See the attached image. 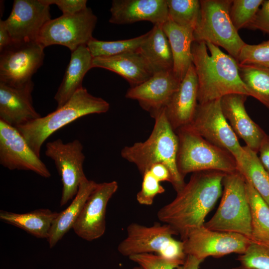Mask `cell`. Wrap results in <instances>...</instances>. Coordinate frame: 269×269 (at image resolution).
<instances>
[{
	"mask_svg": "<svg viewBox=\"0 0 269 269\" xmlns=\"http://www.w3.org/2000/svg\"><path fill=\"white\" fill-rule=\"evenodd\" d=\"M225 173L216 170L194 172L175 198L157 212L160 221L169 225L182 241L201 227L222 193Z\"/></svg>",
	"mask_w": 269,
	"mask_h": 269,
	"instance_id": "cell-1",
	"label": "cell"
},
{
	"mask_svg": "<svg viewBox=\"0 0 269 269\" xmlns=\"http://www.w3.org/2000/svg\"><path fill=\"white\" fill-rule=\"evenodd\" d=\"M191 51L197 77L198 104L221 99L232 94L250 96L235 58L208 42L194 41Z\"/></svg>",
	"mask_w": 269,
	"mask_h": 269,
	"instance_id": "cell-2",
	"label": "cell"
},
{
	"mask_svg": "<svg viewBox=\"0 0 269 269\" xmlns=\"http://www.w3.org/2000/svg\"><path fill=\"white\" fill-rule=\"evenodd\" d=\"M153 119L154 125L148 138L144 141L125 146L121 155L124 159L135 164L142 175L155 164L165 165L171 174V184L177 193L186 184L177 166L178 137L167 119L165 109Z\"/></svg>",
	"mask_w": 269,
	"mask_h": 269,
	"instance_id": "cell-3",
	"label": "cell"
},
{
	"mask_svg": "<svg viewBox=\"0 0 269 269\" xmlns=\"http://www.w3.org/2000/svg\"><path fill=\"white\" fill-rule=\"evenodd\" d=\"M109 109L110 104L106 101L93 96L82 87L62 107L16 128L40 157L43 143L56 131L82 117L105 113Z\"/></svg>",
	"mask_w": 269,
	"mask_h": 269,
	"instance_id": "cell-4",
	"label": "cell"
},
{
	"mask_svg": "<svg viewBox=\"0 0 269 269\" xmlns=\"http://www.w3.org/2000/svg\"><path fill=\"white\" fill-rule=\"evenodd\" d=\"M222 186L220 205L204 226L213 231L240 234L252 240L251 214L244 177L239 171L226 173Z\"/></svg>",
	"mask_w": 269,
	"mask_h": 269,
	"instance_id": "cell-5",
	"label": "cell"
},
{
	"mask_svg": "<svg viewBox=\"0 0 269 269\" xmlns=\"http://www.w3.org/2000/svg\"><path fill=\"white\" fill-rule=\"evenodd\" d=\"M175 132L179 141L177 166L183 177L202 171L216 170L225 173L238 171L237 161L229 151L184 128Z\"/></svg>",
	"mask_w": 269,
	"mask_h": 269,
	"instance_id": "cell-6",
	"label": "cell"
},
{
	"mask_svg": "<svg viewBox=\"0 0 269 269\" xmlns=\"http://www.w3.org/2000/svg\"><path fill=\"white\" fill-rule=\"evenodd\" d=\"M232 0H201L200 12L193 31L194 41L210 42L225 49L236 60L246 43L230 16Z\"/></svg>",
	"mask_w": 269,
	"mask_h": 269,
	"instance_id": "cell-7",
	"label": "cell"
},
{
	"mask_svg": "<svg viewBox=\"0 0 269 269\" xmlns=\"http://www.w3.org/2000/svg\"><path fill=\"white\" fill-rule=\"evenodd\" d=\"M220 101L218 99L198 104L192 121L182 128L190 131L229 151L238 165L243 158V147L223 114Z\"/></svg>",
	"mask_w": 269,
	"mask_h": 269,
	"instance_id": "cell-8",
	"label": "cell"
},
{
	"mask_svg": "<svg viewBox=\"0 0 269 269\" xmlns=\"http://www.w3.org/2000/svg\"><path fill=\"white\" fill-rule=\"evenodd\" d=\"M97 21V16L89 7L74 14H62L45 23L37 41L44 48L58 44L72 52L81 45H87L93 38Z\"/></svg>",
	"mask_w": 269,
	"mask_h": 269,
	"instance_id": "cell-9",
	"label": "cell"
},
{
	"mask_svg": "<svg viewBox=\"0 0 269 269\" xmlns=\"http://www.w3.org/2000/svg\"><path fill=\"white\" fill-rule=\"evenodd\" d=\"M44 47L37 41L11 42L0 52V82L20 87L42 65Z\"/></svg>",
	"mask_w": 269,
	"mask_h": 269,
	"instance_id": "cell-10",
	"label": "cell"
},
{
	"mask_svg": "<svg viewBox=\"0 0 269 269\" xmlns=\"http://www.w3.org/2000/svg\"><path fill=\"white\" fill-rule=\"evenodd\" d=\"M78 139L64 143L57 139L47 142L45 154L53 160L62 184L60 206L67 204L77 194L81 183L87 178L83 170L85 156Z\"/></svg>",
	"mask_w": 269,
	"mask_h": 269,
	"instance_id": "cell-11",
	"label": "cell"
},
{
	"mask_svg": "<svg viewBox=\"0 0 269 269\" xmlns=\"http://www.w3.org/2000/svg\"><path fill=\"white\" fill-rule=\"evenodd\" d=\"M186 256L204 261L232 253L244 254L253 241L240 234L209 230L204 225L194 229L182 241Z\"/></svg>",
	"mask_w": 269,
	"mask_h": 269,
	"instance_id": "cell-12",
	"label": "cell"
},
{
	"mask_svg": "<svg viewBox=\"0 0 269 269\" xmlns=\"http://www.w3.org/2000/svg\"><path fill=\"white\" fill-rule=\"evenodd\" d=\"M0 164L10 170L31 171L44 177L51 173L17 129L0 120Z\"/></svg>",
	"mask_w": 269,
	"mask_h": 269,
	"instance_id": "cell-13",
	"label": "cell"
},
{
	"mask_svg": "<svg viewBox=\"0 0 269 269\" xmlns=\"http://www.w3.org/2000/svg\"><path fill=\"white\" fill-rule=\"evenodd\" d=\"M118 189V183L116 181L97 183L73 226L78 236L86 241H92L104 234L107 205Z\"/></svg>",
	"mask_w": 269,
	"mask_h": 269,
	"instance_id": "cell-14",
	"label": "cell"
},
{
	"mask_svg": "<svg viewBox=\"0 0 269 269\" xmlns=\"http://www.w3.org/2000/svg\"><path fill=\"white\" fill-rule=\"evenodd\" d=\"M50 5L43 0H14L4 20L11 42L37 41L40 32L50 20Z\"/></svg>",
	"mask_w": 269,
	"mask_h": 269,
	"instance_id": "cell-15",
	"label": "cell"
},
{
	"mask_svg": "<svg viewBox=\"0 0 269 269\" xmlns=\"http://www.w3.org/2000/svg\"><path fill=\"white\" fill-rule=\"evenodd\" d=\"M127 233L118 251L128 257L146 253L161 255L174 239L173 236L177 235L169 225L157 223L151 226L132 223L127 227Z\"/></svg>",
	"mask_w": 269,
	"mask_h": 269,
	"instance_id": "cell-16",
	"label": "cell"
},
{
	"mask_svg": "<svg viewBox=\"0 0 269 269\" xmlns=\"http://www.w3.org/2000/svg\"><path fill=\"white\" fill-rule=\"evenodd\" d=\"M180 82L172 70L159 72L143 83L131 87L126 97L137 101L140 106L153 118L165 109Z\"/></svg>",
	"mask_w": 269,
	"mask_h": 269,
	"instance_id": "cell-17",
	"label": "cell"
},
{
	"mask_svg": "<svg viewBox=\"0 0 269 269\" xmlns=\"http://www.w3.org/2000/svg\"><path fill=\"white\" fill-rule=\"evenodd\" d=\"M33 88L32 81L20 87L0 82V120L17 128L41 117L33 106Z\"/></svg>",
	"mask_w": 269,
	"mask_h": 269,
	"instance_id": "cell-18",
	"label": "cell"
},
{
	"mask_svg": "<svg viewBox=\"0 0 269 269\" xmlns=\"http://www.w3.org/2000/svg\"><path fill=\"white\" fill-rule=\"evenodd\" d=\"M248 96L240 94L227 95L221 99L223 114L236 135L246 145L258 153L261 143L267 134L249 116L245 103Z\"/></svg>",
	"mask_w": 269,
	"mask_h": 269,
	"instance_id": "cell-19",
	"label": "cell"
},
{
	"mask_svg": "<svg viewBox=\"0 0 269 269\" xmlns=\"http://www.w3.org/2000/svg\"><path fill=\"white\" fill-rule=\"evenodd\" d=\"M109 22L117 24L148 21L162 25L168 19L166 0H114Z\"/></svg>",
	"mask_w": 269,
	"mask_h": 269,
	"instance_id": "cell-20",
	"label": "cell"
},
{
	"mask_svg": "<svg viewBox=\"0 0 269 269\" xmlns=\"http://www.w3.org/2000/svg\"><path fill=\"white\" fill-rule=\"evenodd\" d=\"M198 105L197 77L192 63L165 109L167 119L175 132L192 121Z\"/></svg>",
	"mask_w": 269,
	"mask_h": 269,
	"instance_id": "cell-21",
	"label": "cell"
},
{
	"mask_svg": "<svg viewBox=\"0 0 269 269\" xmlns=\"http://www.w3.org/2000/svg\"><path fill=\"white\" fill-rule=\"evenodd\" d=\"M92 66L104 68L120 75L128 82L131 87L143 83L153 75L138 49L111 57L94 58Z\"/></svg>",
	"mask_w": 269,
	"mask_h": 269,
	"instance_id": "cell-22",
	"label": "cell"
},
{
	"mask_svg": "<svg viewBox=\"0 0 269 269\" xmlns=\"http://www.w3.org/2000/svg\"><path fill=\"white\" fill-rule=\"evenodd\" d=\"M93 58L86 45H81L71 52L63 80L54 98L57 104V109L64 106L83 87L85 75L93 68Z\"/></svg>",
	"mask_w": 269,
	"mask_h": 269,
	"instance_id": "cell-23",
	"label": "cell"
},
{
	"mask_svg": "<svg viewBox=\"0 0 269 269\" xmlns=\"http://www.w3.org/2000/svg\"><path fill=\"white\" fill-rule=\"evenodd\" d=\"M167 36L173 57V69L181 81L192 64L191 47L194 30L182 27L169 19L161 25Z\"/></svg>",
	"mask_w": 269,
	"mask_h": 269,
	"instance_id": "cell-24",
	"label": "cell"
},
{
	"mask_svg": "<svg viewBox=\"0 0 269 269\" xmlns=\"http://www.w3.org/2000/svg\"><path fill=\"white\" fill-rule=\"evenodd\" d=\"M97 184L93 180L85 179L81 183L78 191L70 205L58 213L53 222L47 239L50 248L54 247L73 228L86 201Z\"/></svg>",
	"mask_w": 269,
	"mask_h": 269,
	"instance_id": "cell-25",
	"label": "cell"
},
{
	"mask_svg": "<svg viewBox=\"0 0 269 269\" xmlns=\"http://www.w3.org/2000/svg\"><path fill=\"white\" fill-rule=\"evenodd\" d=\"M138 51L153 74L172 70L173 57L170 44L161 25H154Z\"/></svg>",
	"mask_w": 269,
	"mask_h": 269,
	"instance_id": "cell-26",
	"label": "cell"
},
{
	"mask_svg": "<svg viewBox=\"0 0 269 269\" xmlns=\"http://www.w3.org/2000/svg\"><path fill=\"white\" fill-rule=\"evenodd\" d=\"M58 214L48 209H39L25 213L0 210V219L37 238L47 239L53 222Z\"/></svg>",
	"mask_w": 269,
	"mask_h": 269,
	"instance_id": "cell-27",
	"label": "cell"
},
{
	"mask_svg": "<svg viewBox=\"0 0 269 269\" xmlns=\"http://www.w3.org/2000/svg\"><path fill=\"white\" fill-rule=\"evenodd\" d=\"M246 190L251 214L252 240L269 246V205L246 181Z\"/></svg>",
	"mask_w": 269,
	"mask_h": 269,
	"instance_id": "cell-28",
	"label": "cell"
},
{
	"mask_svg": "<svg viewBox=\"0 0 269 269\" xmlns=\"http://www.w3.org/2000/svg\"><path fill=\"white\" fill-rule=\"evenodd\" d=\"M244 154L238 171L269 205V174L262 164L258 153L243 146Z\"/></svg>",
	"mask_w": 269,
	"mask_h": 269,
	"instance_id": "cell-29",
	"label": "cell"
},
{
	"mask_svg": "<svg viewBox=\"0 0 269 269\" xmlns=\"http://www.w3.org/2000/svg\"><path fill=\"white\" fill-rule=\"evenodd\" d=\"M238 67L240 76L250 96L269 110V68L252 64H238Z\"/></svg>",
	"mask_w": 269,
	"mask_h": 269,
	"instance_id": "cell-30",
	"label": "cell"
},
{
	"mask_svg": "<svg viewBox=\"0 0 269 269\" xmlns=\"http://www.w3.org/2000/svg\"><path fill=\"white\" fill-rule=\"evenodd\" d=\"M149 32L136 37L116 41H103L93 38L87 46L94 58L111 57L138 49Z\"/></svg>",
	"mask_w": 269,
	"mask_h": 269,
	"instance_id": "cell-31",
	"label": "cell"
},
{
	"mask_svg": "<svg viewBox=\"0 0 269 269\" xmlns=\"http://www.w3.org/2000/svg\"><path fill=\"white\" fill-rule=\"evenodd\" d=\"M168 19L185 28L194 30L200 12L198 0H166Z\"/></svg>",
	"mask_w": 269,
	"mask_h": 269,
	"instance_id": "cell-32",
	"label": "cell"
},
{
	"mask_svg": "<svg viewBox=\"0 0 269 269\" xmlns=\"http://www.w3.org/2000/svg\"><path fill=\"white\" fill-rule=\"evenodd\" d=\"M264 0H233L230 9L231 20L236 30L248 27Z\"/></svg>",
	"mask_w": 269,
	"mask_h": 269,
	"instance_id": "cell-33",
	"label": "cell"
},
{
	"mask_svg": "<svg viewBox=\"0 0 269 269\" xmlns=\"http://www.w3.org/2000/svg\"><path fill=\"white\" fill-rule=\"evenodd\" d=\"M237 260L248 269H269V246L253 242Z\"/></svg>",
	"mask_w": 269,
	"mask_h": 269,
	"instance_id": "cell-34",
	"label": "cell"
},
{
	"mask_svg": "<svg viewBox=\"0 0 269 269\" xmlns=\"http://www.w3.org/2000/svg\"><path fill=\"white\" fill-rule=\"evenodd\" d=\"M238 64H252L269 68V40L258 44L246 43L237 59Z\"/></svg>",
	"mask_w": 269,
	"mask_h": 269,
	"instance_id": "cell-35",
	"label": "cell"
},
{
	"mask_svg": "<svg viewBox=\"0 0 269 269\" xmlns=\"http://www.w3.org/2000/svg\"><path fill=\"white\" fill-rule=\"evenodd\" d=\"M142 176L141 187L136 194V200L141 205L149 206L157 195L164 192L165 189L150 171H146Z\"/></svg>",
	"mask_w": 269,
	"mask_h": 269,
	"instance_id": "cell-36",
	"label": "cell"
},
{
	"mask_svg": "<svg viewBox=\"0 0 269 269\" xmlns=\"http://www.w3.org/2000/svg\"><path fill=\"white\" fill-rule=\"evenodd\" d=\"M129 258L142 269H176L181 265L177 262L152 253L135 255Z\"/></svg>",
	"mask_w": 269,
	"mask_h": 269,
	"instance_id": "cell-37",
	"label": "cell"
},
{
	"mask_svg": "<svg viewBox=\"0 0 269 269\" xmlns=\"http://www.w3.org/2000/svg\"><path fill=\"white\" fill-rule=\"evenodd\" d=\"M48 5L55 4L63 15H71L79 12L87 7L86 0H43Z\"/></svg>",
	"mask_w": 269,
	"mask_h": 269,
	"instance_id": "cell-38",
	"label": "cell"
},
{
	"mask_svg": "<svg viewBox=\"0 0 269 269\" xmlns=\"http://www.w3.org/2000/svg\"><path fill=\"white\" fill-rule=\"evenodd\" d=\"M261 5L248 28L269 34V0H264Z\"/></svg>",
	"mask_w": 269,
	"mask_h": 269,
	"instance_id": "cell-39",
	"label": "cell"
},
{
	"mask_svg": "<svg viewBox=\"0 0 269 269\" xmlns=\"http://www.w3.org/2000/svg\"><path fill=\"white\" fill-rule=\"evenodd\" d=\"M149 171L159 182L167 181L171 183V174L165 165L162 163L155 164L150 168Z\"/></svg>",
	"mask_w": 269,
	"mask_h": 269,
	"instance_id": "cell-40",
	"label": "cell"
},
{
	"mask_svg": "<svg viewBox=\"0 0 269 269\" xmlns=\"http://www.w3.org/2000/svg\"><path fill=\"white\" fill-rule=\"evenodd\" d=\"M258 153L262 164L269 174V135L267 134L263 139Z\"/></svg>",
	"mask_w": 269,
	"mask_h": 269,
	"instance_id": "cell-41",
	"label": "cell"
},
{
	"mask_svg": "<svg viewBox=\"0 0 269 269\" xmlns=\"http://www.w3.org/2000/svg\"><path fill=\"white\" fill-rule=\"evenodd\" d=\"M11 43V39L4 20H0V52Z\"/></svg>",
	"mask_w": 269,
	"mask_h": 269,
	"instance_id": "cell-42",
	"label": "cell"
},
{
	"mask_svg": "<svg viewBox=\"0 0 269 269\" xmlns=\"http://www.w3.org/2000/svg\"><path fill=\"white\" fill-rule=\"evenodd\" d=\"M202 262L192 256L187 255L183 264L176 269H199L200 265Z\"/></svg>",
	"mask_w": 269,
	"mask_h": 269,
	"instance_id": "cell-43",
	"label": "cell"
},
{
	"mask_svg": "<svg viewBox=\"0 0 269 269\" xmlns=\"http://www.w3.org/2000/svg\"><path fill=\"white\" fill-rule=\"evenodd\" d=\"M232 269H248L245 268L244 267H243L240 266L239 267H235V268H233Z\"/></svg>",
	"mask_w": 269,
	"mask_h": 269,
	"instance_id": "cell-44",
	"label": "cell"
},
{
	"mask_svg": "<svg viewBox=\"0 0 269 269\" xmlns=\"http://www.w3.org/2000/svg\"><path fill=\"white\" fill-rule=\"evenodd\" d=\"M132 269H142L139 266H137V267H134Z\"/></svg>",
	"mask_w": 269,
	"mask_h": 269,
	"instance_id": "cell-45",
	"label": "cell"
}]
</instances>
